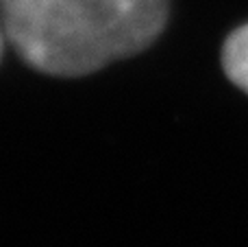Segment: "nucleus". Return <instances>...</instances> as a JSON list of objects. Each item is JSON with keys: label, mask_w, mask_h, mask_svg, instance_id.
<instances>
[{"label": "nucleus", "mask_w": 248, "mask_h": 247, "mask_svg": "<svg viewBox=\"0 0 248 247\" xmlns=\"http://www.w3.org/2000/svg\"><path fill=\"white\" fill-rule=\"evenodd\" d=\"M16 51L33 68L81 77L144 51L163 31L168 0H0Z\"/></svg>", "instance_id": "1"}, {"label": "nucleus", "mask_w": 248, "mask_h": 247, "mask_svg": "<svg viewBox=\"0 0 248 247\" xmlns=\"http://www.w3.org/2000/svg\"><path fill=\"white\" fill-rule=\"evenodd\" d=\"M222 66L229 79L248 92V24L233 31L222 48Z\"/></svg>", "instance_id": "2"}]
</instances>
